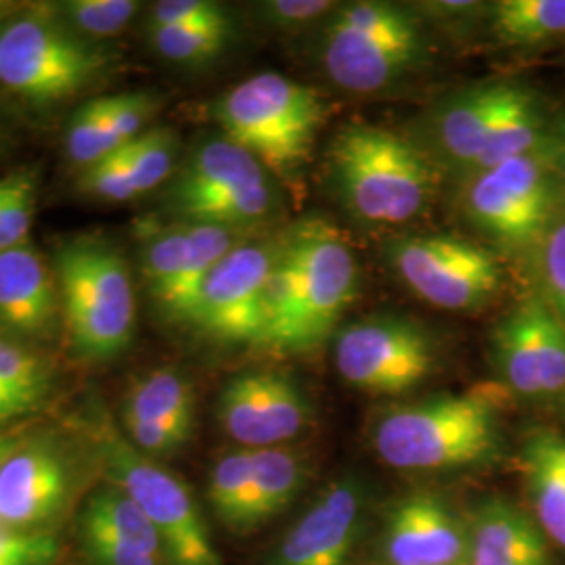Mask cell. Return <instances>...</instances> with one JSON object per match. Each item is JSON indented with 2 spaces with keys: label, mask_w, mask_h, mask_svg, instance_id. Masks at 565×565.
I'll use <instances>...</instances> for the list:
<instances>
[{
  "label": "cell",
  "mask_w": 565,
  "mask_h": 565,
  "mask_svg": "<svg viewBox=\"0 0 565 565\" xmlns=\"http://www.w3.org/2000/svg\"><path fill=\"white\" fill-rule=\"evenodd\" d=\"M327 160L343 207L356 221L377 226L422 216L440 177V166L419 142L371 121L343 124Z\"/></svg>",
  "instance_id": "cell-1"
},
{
  "label": "cell",
  "mask_w": 565,
  "mask_h": 565,
  "mask_svg": "<svg viewBox=\"0 0 565 565\" xmlns=\"http://www.w3.org/2000/svg\"><path fill=\"white\" fill-rule=\"evenodd\" d=\"M319 25L317 60L327 78L352 95L394 93L431 60L427 23L408 4L354 0Z\"/></svg>",
  "instance_id": "cell-2"
},
{
  "label": "cell",
  "mask_w": 565,
  "mask_h": 565,
  "mask_svg": "<svg viewBox=\"0 0 565 565\" xmlns=\"http://www.w3.org/2000/svg\"><path fill=\"white\" fill-rule=\"evenodd\" d=\"M371 443L392 469L434 473L494 463L505 438L497 403L488 394L465 392L385 408Z\"/></svg>",
  "instance_id": "cell-3"
},
{
  "label": "cell",
  "mask_w": 565,
  "mask_h": 565,
  "mask_svg": "<svg viewBox=\"0 0 565 565\" xmlns=\"http://www.w3.org/2000/svg\"><path fill=\"white\" fill-rule=\"evenodd\" d=\"M114 53L70 28L53 4L0 18V84L32 105L65 102L111 67Z\"/></svg>",
  "instance_id": "cell-4"
},
{
  "label": "cell",
  "mask_w": 565,
  "mask_h": 565,
  "mask_svg": "<svg viewBox=\"0 0 565 565\" xmlns=\"http://www.w3.org/2000/svg\"><path fill=\"white\" fill-rule=\"evenodd\" d=\"M55 277L82 359L111 361L126 352L137 331V294L120 249L90 235L63 242L55 252Z\"/></svg>",
  "instance_id": "cell-5"
},
{
  "label": "cell",
  "mask_w": 565,
  "mask_h": 565,
  "mask_svg": "<svg viewBox=\"0 0 565 565\" xmlns=\"http://www.w3.org/2000/svg\"><path fill=\"white\" fill-rule=\"evenodd\" d=\"M223 137L287 179L310 160L327 105L317 88L279 72H260L226 90L214 105Z\"/></svg>",
  "instance_id": "cell-6"
},
{
  "label": "cell",
  "mask_w": 565,
  "mask_h": 565,
  "mask_svg": "<svg viewBox=\"0 0 565 565\" xmlns=\"http://www.w3.org/2000/svg\"><path fill=\"white\" fill-rule=\"evenodd\" d=\"M564 205L565 186L541 149L461 179L465 221L507 258L532 263Z\"/></svg>",
  "instance_id": "cell-7"
},
{
  "label": "cell",
  "mask_w": 565,
  "mask_h": 565,
  "mask_svg": "<svg viewBox=\"0 0 565 565\" xmlns=\"http://www.w3.org/2000/svg\"><path fill=\"white\" fill-rule=\"evenodd\" d=\"M296 268V303L281 354H310L335 335L361 282L348 239L323 218H308L285 233Z\"/></svg>",
  "instance_id": "cell-8"
},
{
  "label": "cell",
  "mask_w": 565,
  "mask_h": 565,
  "mask_svg": "<svg viewBox=\"0 0 565 565\" xmlns=\"http://www.w3.org/2000/svg\"><path fill=\"white\" fill-rule=\"evenodd\" d=\"M385 260L417 298L450 312H476L503 287L499 254L459 235L392 237Z\"/></svg>",
  "instance_id": "cell-9"
},
{
  "label": "cell",
  "mask_w": 565,
  "mask_h": 565,
  "mask_svg": "<svg viewBox=\"0 0 565 565\" xmlns=\"http://www.w3.org/2000/svg\"><path fill=\"white\" fill-rule=\"evenodd\" d=\"M103 459L109 478L121 488L162 539L174 565H223L191 490L174 473L149 461L120 434L105 431Z\"/></svg>",
  "instance_id": "cell-10"
},
{
  "label": "cell",
  "mask_w": 565,
  "mask_h": 565,
  "mask_svg": "<svg viewBox=\"0 0 565 565\" xmlns=\"http://www.w3.org/2000/svg\"><path fill=\"white\" fill-rule=\"evenodd\" d=\"M333 363L343 382L371 396H401L425 384L438 363L436 340L408 317H369L333 335Z\"/></svg>",
  "instance_id": "cell-11"
},
{
  "label": "cell",
  "mask_w": 565,
  "mask_h": 565,
  "mask_svg": "<svg viewBox=\"0 0 565 565\" xmlns=\"http://www.w3.org/2000/svg\"><path fill=\"white\" fill-rule=\"evenodd\" d=\"M277 252L279 239L237 245L207 273L184 323L214 342L263 348L264 294Z\"/></svg>",
  "instance_id": "cell-12"
},
{
  "label": "cell",
  "mask_w": 565,
  "mask_h": 565,
  "mask_svg": "<svg viewBox=\"0 0 565 565\" xmlns=\"http://www.w3.org/2000/svg\"><path fill=\"white\" fill-rule=\"evenodd\" d=\"M247 239L249 233L243 228L200 221L147 228L141 239L142 277L163 315L184 323L207 273Z\"/></svg>",
  "instance_id": "cell-13"
},
{
  "label": "cell",
  "mask_w": 565,
  "mask_h": 565,
  "mask_svg": "<svg viewBox=\"0 0 565 565\" xmlns=\"http://www.w3.org/2000/svg\"><path fill=\"white\" fill-rule=\"evenodd\" d=\"M490 361L509 392L525 401L565 394V324L532 291L494 324Z\"/></svg>",
  "instance_id": "cell-14"
},
{
  "label": "cell",
  "mask_w": 565,
  "mask_h": 565,
  "mask_svg": "<svg viewBox=\"0 0 565 565\" xmlns=\"http://www.w3.org/2000/svg\"><path fill=\"white\" fill-rule=\"evenodd\" d=\"M216 413L224 434L249 450L296 440L315 417L302 385L277 369L235 375L224 385Z\"/></svg>",
  "instance_id": "cell-15"
},
{
  "label": "cell",
  "mask_w": 565,
  "mask_h": 565,
  "mask_svg": "<svg viewBox=\"0 0 565 565\" xmlns=\"http://www.w3.org/2000/svg\"><path fill=\"white\" fill-rule=\"evenodd\" d=\"M377 565H467L469 524L436 492H411L385 511Z\"/></svg>",
  "instance_id": "cell-16"
},
{
  "label": "cell",
  "mask_w": 565,
  "mask_h": 565,
  "mask_svg": "<svg viewBox=\"0 0 565 565\" xmlns=\"http://www.w3.org/2000/svg\"><path fill=\"white\" fill-rule=\"evenodd\" d=\"M366 490L354 476L335 480L291 525L268 565H350L361 543Z\"/></svg>",
  "instance_id": "cell-17"
},
{
  "label": "cell",
  "mask_w": 565,
  "mask_h": 565,
  "mask_svg": "<svg viewBox=\"0 0 565 565\" xmlns=\"http://www.w3.org/2000/svg\"><path fill=\"white\" fill-rule=\"evenodd\" d=\"M72 467L49 440L0 443V522L20 532L46 524L65 505Z\"/></svg>",
  "instance_id": "cell-18"
},
{
  "label": "cell",
  "mask_w": 565,
  "mask_h": 565,
  "mask_svg": "<svg viewBox=\"0 0 565 565\" xmlns=\"http://www.w3.org/2000/svg\"><path fill=\"white\" fill-rule=\"evenodd\" d=\"M511 88L513 82H486L457 90L429 109L417 142L440 168L469 177Z\"/></svg>",
  "instance_id": "cell-19"
},
{
  "label": "cell",
  "mask_w": 565,
  "mask_h": 565,
  "mask_svg": "<svg viewBox=\"0 0 565 565\" xmlns=\"http://www.w3.org/2000/svg\"><path fill=\"white\" fill-rule=\"evenodd\" d=\"M268 177V170L249 151L226 137L212 139L195 149L168 189L170 210L184 221L205 203Z\"/></svg>",
  "instance_id": "cell-20"
},
{
  "label": "cell",
  "mask_w": 565,
  "mask_h": 565,
  "mask_svg": "<svg viewBox=\"0 0 565 565\" xmlns=\"http://www.w3.org/2000/svg\"><path fill=\"white\" fill-rule=\"evenodd\" d=\"M467 565H551L548 541L522 507L488 497L473 509Z\"/></svg>",
  "instance_id": "cell-21"
},
{
  "label": "cell",
  "mask_w": 565,
  "mask_h": 565,
  "mask_svg": "<svg viewBox=\"0 0 565 565\" xmlns=\"http://www.w3.org/2000/svg\"><path fill=\"white\" fill-rule=\"evenodd\" d=\"M57 285L41 252L25 243L0 254V323L23 338H41L57 319Z\"/></svg>",
  "instance_id": "cell-22"
},
{
  "label": "cell",
  "mask_w": 565,
  "mask_h": 565,
  "mask_svg": "<svg viewBox=\"0 0 565 565\" xmlns=\"http://www.w3.org/2000/svg\"><path fill=\"white\" fill-rule=\"evenodd\" d=\"M520 463L530 515L546 541L565 551V436L534 429L524 440Z\"/></svg>",
  "instance_id": "cell-23"
},
{
  "label": "cell",
  "mask_w": 565,
  "mask_h": 565,
  "mask_svg": "<svg viewBox=\"0 0 565 565\" xmlns=\"http://www.w3.org/2000/svg\"><path fill=\"white\" fill-rule=\"evenodd\" d=\"M308 480V463L302 452L275 446L254 450V480L249 505L245 513V532H256L260 525L281 515L294 505Z\"/></svg>",
  "instance_id": "cell-24"
},
{
  "label": "cell",
  "mask_w": 565,
  "mask_h": 565,
  "mask_svg": "<svg viewBox=\"0 0 565 565\" xmlns=\"http://www.w3.org/2000/svg\"><path fill=\"white\" fill-rule=\"evenodd\" d=\"M484 20L499 46L539 49L565 36V0H497Z\"/></svg>",
  "instance_id": "cell-25"
},
{
  "label": "cell",
  "mask_w": 565,
  "mask_h": 565,
  "mask_svg": "<svg viewBox=\"0 0 565 565\" xmlns=\"http://www.w3.org/2000/svg\"><path fill=\"white\" fill-rule=\"evenodd\" d=\"M124 417L172 425L186 434L195 427V392L177 369L149 371L130 385L124 401Z\"/></svg>",
  "instance_id": "cell-26"
},
{
  "label": "cell",
  "mask_w": 565,
  "mask_h": 565,
  "mask_svg": "<svg viewBox=\"0 0 565 565\" xmlns=\"http://www.w3.org/2000/svg\"><path fill=\"white\" fill-rule=\"evenodd\" d=\"M81 524L97 525L153 557L163 562L168 559L158 530L147 520L141 507L118 486H107L90 497L84 507Z\"/></svg>",
  "instance_id": "cell-27"
},
{
  "label": "cell",
  "mask_w": 565,
  "mask_h": 565,
  "mask_svg": "<svg viewBox=\"0 0 565 565\" xmlns=\"http://www.w3.org/2000/svg\"><path fill=\"white\" fill-rule=\"evenodd\" d=\"M254 480V450L237 448L221 457L207 482V503L231 532L243 534Z\"/></svg>",
  "instance_id": "cell-28"
},
{
  "label": "cell",
  "mask_w": 565,
  "mask_h": 565,
  "mask_svg": "<svg viewBox=\"0 0 565 565\" xmlns=\"http://www.w3.org/2000/svg\"><path fill=\"white\" fill-rule=\"evenodd\" d=\"M118 153L139 195H145L172 177L179 156V141L168 128H151L135 141L124 145Z\"/></svg>",
  "instance_id": "cell-29"
},
{
  "label": "cell",
  "mask_w": 565,
  "mask_h": 565,
  "mask_svg": "<svg viewBox=\"0 0 565 565\" xmlns=\"http://www.w3.org/2000/svg\"><path fill=\"white\" fill-rule=\"evenodd\" d=\"M153 51L181 67H205L223 57L233 41L235 28H210V30H186V28H147Z\"/></svg>",
  "instance_id": "cell-30"
},
{
  "label": "cell",
  "mask_w": 565,
  "mask_h": 565,
  "mask_svg": "<svg viewBox=\"0 0 565 565\" xmlns=\"http://www.w3.org/2000/svg\"><path fill=\"white\" fill-rule=\"evenodd\" d=\"M46 385L49 375L41 359L0 333V390L25 413L41 403Z\"/></svg>",
  "instance_id": "cell-31"
},
{
  "label": "cell",
  "mask_w": 565,
  "mask_h": 565,
  "mask_svg": "<svg viewBox=\"0 0 565 565\" xmlns=\"http://www.w3.org/2000/svg\"><path fill=\"white\" fill-rule=\"evenodd\" d=\"M139 9L135 0H67L57 7L63 21L90 41L120 34Z\"/></svg>",
  "instance_id": "cell-32"
},
{
  "label": "cell",
  "mask_w": 565,
  "mask_h": 565,
  "mask_svg": "<svg viewBox=\"0 0 565 565\" xmlns=\"http://www.w3.org/2000/svg\"><path fill=\"white\" fill-rule=\"evenodd\" d=\"M124 145L97 109L95 102L84 103L76 109L65 130V151L72 163L88 168L116 153Z\"/></svg>",
  "instance_id": "cell-33"
},
{
  "label": "cell",
  "mask_w": 565,
  "mask_h": 565,
  "mask_svg": "<svg viewBox=\"0 0 565 565\" xmlns=\"http://www.w3.org/2000/svg\"><path fill=\"white\" fill-rule=\"evenodd\" d=\"M532 268L536 273V294L565 324V205L539 245Z\"/></svg>",
  "instance_id": "cell-34"
},
{
  "label": "cell",
  "mask_w": 565,
  "mask_h": 565,
  "mask_svg": "<svg viewBox=\"0 0 565 565\" xmlns=\"http://www.w3.org/2000/svg\"><path fill=\"white\" fill-rule=\"evenodd\" d=\"M36 186L30 174L0 181V254L30 243Z\"/></svg>",
  "instance_id": "cell-35"
},
{
  "label": "cell",
  "mask_w": 565,
  "mask_h": 565,
  "mask_svg": "<svg viewBox=\"0 0 565 565\" xmlns=\"http://www.w3.org/2000/svg\"><path fill=\"white\" fill-rule=\"evenodd\" d=\"M147 28H235L228 9L214 0H162L151 7Z\"/></svg>",
  "instance_id": "cell-36"
},
{
  "label": "cell",
  "mask_w": 565,
  "mask_h": 565,
  "mask_svg": "<svg viewBox=\"0 0 565 565\" xmlns=\"http://www.w3.org/2000/svg\"><path fill=\"white\" fill-rule=\"evenodd\" d=\"M95 105L121 145H128L137 137H141L145 126L160 107V103L151 93H121L95 99Z\"/></svg>",
  "instance_id": "cell-37"
},
{
  "label": "cell",
  "mask_w": 565,
  "mask_h": 565,
  "mask_svg": "<svg viewBox=\"0 0 565 565\" xmlns=\"http://www.w3.org/2000/svg\"><path fill=\"white\" fill-rule=\"evenodd\" d=\"M340 2L331 0H266L256 13L266 28L279 32H298L306 25L327 20Z\"/></svg>",
  "instance_id": "cell-38"
},
{
  "label": "cell",
  "mask_w": 565,
  "mask_h": 565,
  "mask_svg": "<svg viewBox=\"0 0 565 565\" xmlns=\"http://www.w3.org/2000/svg\"><path fill=\"white\" fill-rule=\"evenodd\" d=\"M81 189L84 193L99 198L105 202H130L139 198V191L130 179L120 153H111L102 162L93 163L82 170Z\"/></svg>",
  "instance_id": "cell-39"
},
{
  "label": "cell",
  "mask_w": 565,
  "mask_h": 565,
  "mask_svg": "<svg viewBox=\"0 0 565 565\" xmlns=\"http://www.w3.org/2000/svg\"><path fill=\"white\" fill-rule=\"evenodd\" d=\"M57 555L53 536L20 532L0 522V565H51Z\"/></svg>",
  "instance_id": "cell-40"
},
{
  "label": "cell",
  "mask_w": 565,
  "mask_h": 565,
  "mask_svg": "<svg viewBox=\"0 0 565 565\" xmlns=\"http://www.w3.org/2000/svg\"><path fill=\"white\" fill-rule=\"evenodd\" d=\"M84 548L97 565H162L163 559L149 555L139 546L130 545L102 527L81 524Z\"/></svg>",
  "instance_id": "cell-41"
},
{
  "label": "cell",
  "mask_w": 565,
  "mask_h": 565,
  "mask_svg": "<svg viewBox=\"0 0 565 565\" xmlns=\"http://www.w3.org/2000/svg\"><path fill=\"white\" fill-rule=\"evenodd\" d=\"M124 427L130 438V445L139 448L142 455H172L181 450L191 440V434L172 425L156 424L124 417Z\"/></svg>",
  "instance_id": "cell-42"
},
{
  "label": "cell",
  "mask_w": 565,
  "mask_h": 565,
  "mask_svg": "<svg viewBox=\"0 0 565 565\" xmlns=\"http://www.w3.org/2000/svg\"><path fill=\"white\" fill-rule=\"evenodd\" d=\"M486 9H488L486 2H473V0H431V2L417 4V11L425 23H438L446 28L478 23L484 20Z\"/></svg>",
  "instance_id": "cell-43"
},
{
  "label": "cell",
  "mask_w": 565,
  "mask_h": 565,
  "mask_svg": "<svg viewBox=\"0 0 565 565\" xmlns=\"http://www.w3.org/2000/svg\"><path fill=\"white\" fill-rule=\"evenodd\" d=\"M541 151L545 156L546 163L551 166V170L555 172V177L565 186V114L548 124Z\"/></svg>",
  "instance_id": "cell-44"
},
{
  "label": "cell",
  "mask_w": 565,
  "mask_h": 565,
  "mask_svg": "<svg viewBox=\"0 0 565 565\" xmlns=\"http://www.w3.org/2000/svg\"><path fill=\"white\" fill-rule=\"evenodd\" d=\"M18 415H21L20 408L0 390V425L9 422V419H13V417H18Z\"/></svg>",
  "instance_id": "cell-45"
},
{
  "label": "cell",
  "mask_w": 565,
  "mask_h": 565,
  "mask_svg": "<svg viewBox=\"0 0 565 565\" xmlns=\"http://www.w3.org/2000/svg\"><path fill=\"white\" fill-rule=\"evenodd\" d=\"M0 145H2V124H0Z\"/></svg>",
  "instance_id": "cell-46"
},
{
  "label": "cell",
  "mask_w": 565,
  "mask_h": 565,
  "mask_svg": "<svg viewBox=\"0 0 565 565\" xmlns=\"http://www.w3.org/2000/svg\"><path fill=\"white\" fill-rule=\"evenodd\" d=\"M564 413H565V394H564Z\"/></svg>",
  "instance_id": "cell-47"
}]
</instances>
